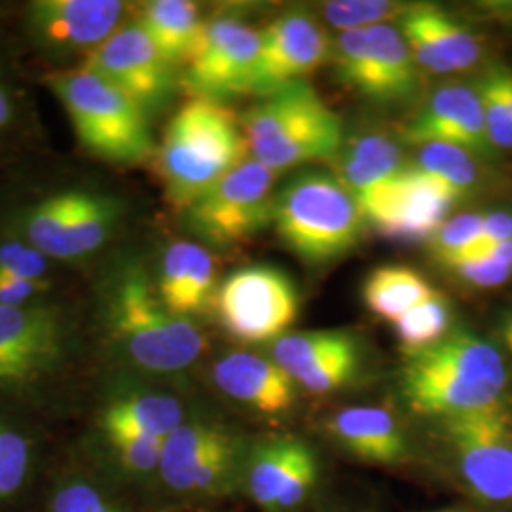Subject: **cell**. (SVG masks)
Returning a JSON list of instances; mask_svg holds the SVG:
<instances>
[{
    "label": "cell",
    "mask_w": 512,
    "mask_h": 512,
    "mask_svg": "<svg viewBox=\"0 0 512 512\" xmlns=\"http://www.w3.org/2000/svg\"><path fill=\"white\" fill-rule=\"evenodd\" d=\"M188 418L175 395L126 385L112 391L95 414L78 463L118 490L156 482L167 437Z\"/></svg>",
    "instance_id": "2"
},
{
    "label": "cell",
    "mask_w": 512,
    "mask_h": 512,
    "mask_svg": "<svg viewBox=\"0 0 512 512\" xmlns=\"http://www.w3.org/2000/svg\"><path fill=\"white\" fill-rule=\"evenodd\" d=\"M503 340H505V346L511 351L512 355V334H503Z\"/></svg>",
    "instance_id": "44"
},
{
    "label": "cell",
    "mask_w": 512,
    "mask_h": 512,
    "mask_svg": "<svg viewBox=\"0 0 512 512\" xmlns=\"http://www.w3.org/2000/svg\"><path fill=\"white\" fill-rule=\"evenodd\" d=\"M327 431L349 456L374 465H401L412 458L406 433L395 416L376 406H353L332 414Z\"/></svg>",
    "instance_id": "24"
},
{
    "label": "cell",
    "mask_w": 512,
    "mask_h": 512,
    "mask_svg": "<svg viewBox=\"0 0 512 512\" xmlns=\"http://www.w3.org/2000/svg\"><path fill=\"white\" fill-rule=\"evenodd\" d=\"M365 222L355 196L329 173H302L275 196L277 234L308 264H329L351 253Z\"/></svg>",
    "instance_id": "7"
},
{
    "label": "cell",
    "mask_w": 512,
    "mask_h": 512,
    "mask_svg": "<svg viewBox=\"0 0 512 512\" xmlns=\"http://www.w3.org/2000/svg\"><path fill=\"white\" fill-rule=\"evenodd\" d=\"M84 69L107 80L145 110L160 107L173 90V65L139 21L93 48Z\"/></svg>",
    "instance_id": "17"
},
{
    "label": "cell",
    "mask_w": 512,
    "mask_h": 512,
    "mask_svg": "<svg viewBox=\"0 0 512 512\" xmlns=\"http://www.w3.org/2000/svg\"><path fill=\"white\" fill-rule=\"evenodd\" d=\"M412 4L389 0H334L323 8L325 19L332 27L344 31L366 29L372 25L401 21Z\"/></svg>",
    "instance_id": "34"
},
{
    "label": "cell",
    "mask_w": 512,
    "mask_h": 512,
    "mask_svg": "<svg viewBox=\"0 0 512 512\" xmlns=\"http://www.w3.org/2000/svg\"><path fill=\"white\" fill-rule=\"evenodd\" d=\"M260 35L262 44L253 84V93L260 97L304 80L330 54L329 38L306 12H287Z\"/></svg>",
    "instance_id": "19"
},
{
    "label": "cell",
    "mask_w": 512,
    "mask_h": 512,
    "mask_svg": "<svg viewBox=\"0 0 512 512\" xmlns=\"http://www.w3.org/2000/svg\"><path fill=\"white\" fill-rule=\"evenodd\" d=\"M439 469L476 511L512 505V404L435 421Z\"/></svg>",
    "instance_id": "5"
},
{
    "label": "cell",
    "mask_w": 512,
    "mask_h": 512,
    "mask_svg": "<svg viewBox=\"0 0 512 512\" xmlns=\"http://www.w3.org/2000/svg\"><path fill=\"white\" fill-rule=\"evenodd\" d=\"M42 446L37 435L0 416V509L33 492L42 475Z\"/></svg>",
    "instance_id": "28"
},
{
    "label": "cell",
    "mask_w": 512,
    "mask_h": 512,
    "mask_svg": "<svg viewBox=\"0 0 512 512\" xmlns=\"http://www.w3.org/2000/svg\"><path fill=\"white\" fill-rule=\"evenodd\" d=\"M399 23L416 63L429 73L467 71L482 55L478 38L433 4H412Z\"/></svg>",
    "instance_id": "21"
},
{
    "label": "cell",
    "mask_w": 512,
    "mask_h": 512,
    "mask_svg": "<svg viewBox=\"0 0 512 512\" xmlns=\"http://www.w3.org/2000/svg\"><path fill=\"white\" fill-rule=\"evenodd\" d=\"M342 84L376 103H401L420 90L418 63L401 29L380 23L344 31L334 48Z\"/></svg>",
    "instance_id": "10"
},
{
    "label": "cell",
    "mask_w": 512,
    "mask_h": 512,
    "mask_svg": "<svg viewBox=\"0 0 512 512\" xmlns=\"http://www.w3.org/2000/svg\"><path fill=\"white\" fill-rule=\"evenodd\" d=\"M120 203L92 192H61L37 203L23 217V236L42 255L73 260L92 255L109 241Z\"/></svg>",
    "instance_id": "13"
},
{
    "label": "cell",
    "mask_w": 512,
    "mask_h": 512,
    "mask_svg": "<svg viewBox=\"0 0 512 512\" xmlns=\"http://www.w3.org/2000/svg\"><path fill=\"white\" fill-rule=\"evenodd\" d=\"M272 361L298 387L315 395L334 393L351 384L361 370V349L344 330L293 332L275 340Z\"/></svg>",
    "instance_id": "18"
},
{
    "label": "cell",
    "mask_w": 512,
    "mask_h": 512,
    "mask_svg": "<svg viewBox=\"0 0 512 512\" xmlns=\"http://www.w3.org/2000/svg\"><path fill=\"white\" fill-rule=\"evenodd\" d=\"M50 258L42 255L29 243L4 241L0 243V274L16 275L23 279H46Z\"/></svg>",
    "instance_id": "37"
},
{
    "label": "cell",
    "mask_w": 512,
    "mask_h": 512,
    "mask_svg": "<svg viewBox=\"0 0 512 512\" xmlns=\"http://www.w3.org/2000/svg\"><path fill=\"white\" fill-rule=\"evenodd\" d=\"M336 160V179L355 200L389 181L403 169V152L397 143L378 133H363L344 141Z\"/></svg>",
    "instance_id": "26"
},
{
    "label": "cell",
    "mask_w": 512,
    "mask_h": 512,
    "mask_svg": "<svg viewBox=\"0 0 512 512\" xmlns=\"http://www.w3.org/2000/svg\"><path fill=\"white\" fill-rule=\"evenodd\" d=\"M69 359L0 336V391L29 395L61 374Z\"/></svg>",
    "instance_id": "31"
},
{
    "label": "cell",
    "mask_w": 512,
    "mask_h": 512,
    "mask_svg": "<svg viewBox=\"0 0 512 512\" xmlns=\"http://www.w3.org/2000/svg\"><path fill=\"white\" fill-rule=\"evenodd\" d=\"M275 171L255 158L232 169L186 207L188 226L215 245L241 243L274 222Z\"/></svg>",
    "instance_id": "11"
},
{
    "label": "cell",
    "mask_w": 512,
    "mask_h": 512,
    "mask_svg": "<svg viewBox=\"0 0 512 512\" xmlns=\"http://www.w3.org/2000/svg\"><path fill=\"white\" fill-rule=\"evenodd\" d=\"M418 167L429 177L456 192L459 198L478 181V167L471 152L446 143L421 145Z\"/></svg>",
    "instance_id": "33"
},
{
    "label": "cell",
    "mask_w": 512,
    "mask_h": 512,
    "mask_svg": "<svg viewBox=\"0 0 512 512\" xmlns=\"http://www.w3.org/2000/svg\"><path fill=\"white\" fill-rule=\"evenodd\" d=\"M12 118V107H10V99L6 92L0 88V128L8 124V120Z\"/></svg>",
    "instance_id": "42"
},
{
    "label": "cell",
    "mask_w": 512,
    "mask_h": 512,
    "mask_svg": "<svg viewBox=\"0 0 512 512\" xmlns=\"http://www.w3.org/2000/svg\"><path fill=\"white\" fill-rule=\"evenodd\" d=\"M48 279H23L16 275L0 274V306H31L38 304L40 294L48 293Z\"/></svg>",
    "instance_id": "39"
},
{
    "label": "cell",
    "mask_w": 512,
    "mask_h": 512,
    "mask_svg": "<svg viewBox=\"0 0 512 512\" xmlns=\"http://www.w3.org/2000/svg\"><path fill=\"white\" fill-rule=\"evenodd\" d=\"M442 266L450 268L452 272H456L461 279L469 281L471 285L484 287V289L503 285L512 274V268L501 266L490 258L476 255L458 256V258L444 262Z\"/></svg>",
    "instance_id": "38"
},
{
    "label": "cell",
    "mask_w": 512,
    "mask_h": 512,
    "mask_svg": "<svg viewBox=\"0 0 512 512\" xmlns=\"http://www.w3.org/2000/svg\"><path fill=\"white\" fill-rule=\"evenodd\" d=\"M458 200L456 192L414 165L403 167L357 203L382 236L416 241L433 238Z\"/></svg>",
    "instance_id": "15"
},
{
    "label": "cell",
    "mask_w": 512,
    "mask_h": 512,
    "mask_svg": "<svg viewBox=\"0 0 512 512\" xmlns=\"http://www.w3.org/2000/svg\"><path fill=\"white\" fill-rule=\"evenodd\" d=\"M476 92L480 95L486 133L492 147L512 150V112L490 71L480 80Z\"/></svg>",
    "instance_id": "36"
},
{
    "label": "cell",
    "mask_w": 512,
    "mask_h": 512,
    "mask_svg": "<svg viewBox=\"0 0 512 512\" xmlns=\"http://www.w3.org/2000/svg\"><path fill=\"white\" fill-rule=\"evenodd\" d=\"M50 86L82 145L114 164H139L152 152L147 110L86 69L55 74Z\"/></svg>",
    "instance_id": "9"
},
{
    "label": "cell",
    "mask_w": 512,
    "mask_h": 512,
    "mask_svg": "<svg viewBox=\"0 0 512 512\" xmlns=\"http://www.w3.org/2000/svg\"><path fill=\"white\" fill-rule=\"evenodd\" d=\"M215 304L224 329L245 344L279 340L300 311L293 279L262 264L230 275L220 285Z\"/></svg>",
    "instance_id": "12"
},
{
    "label": "cell",
    "mask_w": 512,
    "mask_h": 512,
    "mask_svg": "<svg viewBox=\"0 0 512 512\" xmlns=\"http://www.w3.org/2000/svg\"><path fill=\"white\" fill-rule=\"evenodd\" d=\"M490 73L494 76L495 84H497L499 92L503 95L505 103L509 105L512 112V71L505 69V67H494Z\"/></svg>",
    "instance_id": "41"
},
{
    "label": "cell",
    "mask_w": 512,
    "mask_h": 512,
    "mask_svg": "<svg viewBox=\"0 0 512 512\" xmlns=\"http://www.w3.org/2000/svg\"><path fill=\"white\" fill-rule=\"evenodd\" d=\"M503 241H512V213L497 211V213L484 215L482 236L478 239L475 247L494 245V243H503Z\"/></svg>",
    "instance_id": "40"
},
{
    "label": "cell",
    "mask_w": 512,
    "mask_h": 512,
    "mask_svg": "<svg viewBox=\"0 0 512 512\" xmlns=\"http://www.w3.org/2000/svg\"><path fill=\"white\" fill-rule=\"evenodd\" d=\"M509 512H512V505H511V509H509Z\"/></svg>",
    "instance_id": "46"
},
{
    "label": "cell",
    "mask_w": 512,
    "mask_h": 512,
    "mask_svg": "<svg viewBox=\"0 0 512 512\" xmlns=\"http://www.w3.org/2000/svg\"><path fill=\"white\" fill-rule=\"evenodd\" d=\"M425 512H480L476 511L475 507L471 505H459V507H444V509H435V511Z\"/></svg>",
    "instance_id": "43"
},
{
    "label": "cell",
    "mask_w": 512,
    "mask_h": 512,
    "mask_svg": "<svg viewBox=\"0 0 512 512\" xmlns=\"http://www.w3.org/2000/svg\"><path fill=\"white\" fill-rule=\"evenodd\" d=\"M44 512L133 511L122 490L76 461L50 476Z\"/></svg>",
    "instance_id": "27"
},
{
    "label": "cell",
    "mask_w": 512,
    "mask_h": 512,
    "mask_svg": "<svg viewBox=\"0 0 512 512\" xmlns=\"http://www.w3.org/2000/svg\"><path fill=\"white\" fill-rule=\"evenodd\" d=\"M124 14L118 0H40L31 4V29L44 44L76 50L101 46Z\"/></svg>",
    "instance_id": "22"
},
{
    "label": "cell",
    "mask_w": 512,
    "mask_h": 512,
    "mask_svg": "<svg viewBox=\"0 0 512 512\" xmlns=\"http://www.w3.org/2000/svg\"><path fill=\"white\" fill-rule=\"evenodd\" d=\"M249 145L234 112L219 101L194 97L184 103L165 129L158 154L167 194L188 207L249 160Z\"/></svg>",
    "instance_id": "4"
},
{
    "label": "cell",
    "mask_w": 512,
    "mask_h": 512,
    "mask_svg": "<svg viewBox=\"0 0 512 512\" xmlns=\"http://www.w3.org/2000/svg\"><path fill=\"white\" fill-rule=\"evenodd\" d=\"M213 382L228 399L264 416L289 412L298 397V385L274 363L249 351H234L213 366Z\"/></svg>",
    "instance_id": "23"
},
{
    "label": "cell",
    "mask_w": 512,
    "mask_h": 512,
    "mask_svg": "<svg viewBox=\"0 0 512 512\" xmlns=\"http://www.w3.org/2000/svg\"><path fill=\"white\" fill-rule=\"evenodd\" d=\"M437 293L416 270L408 266H382L366 277V308L389 323Z\"/></svg>",
    "instance_id": "30"
},
{
    "label": "cell",
    "mask_w": 512,
    "mask_h": 512,
    "mask_svg": "<svg viewBox=\"0 0 512 512\" xmlns=\"http://www.w3.org/2000/svg\"><path fill=\"white\" fill-rule=\"evenodd\" d=\"M139 23L171 65L186 61L203 27L198 4L188 0L150 2Z\"/></svg>",
    "instance_id": "29"
},
{
    "label": "cell",
    "mask_w": 512,
    "mask_h": 512,
    "mask_svg": "<svg viewBox=\"0 0 512 512\" xmlns=\"http://www.w3.org/2000/svg\"><path fill=\"white\" fill-rule=\"evenodd\" d=\"M509 384L503 353L467 329L452 330L439 344L406 353L399 374L408 412L433 423L507 403Z\"/></svg>",
    "instance_id": "1"
},
{
    "label": "cell",
    "mask_w": 512,
    "mask_h": 512,
    "mask_svg": "<svg viewBox=\"0 0 512 512\" xmlns=\"http://www.w3.org/2000/svg\"><path fill=\"white\" fill-rule=\"evenodd\" d=\"M450 306L444 294L435 293L416 308L406 311L393 327L406 353L431 348L450 334Z\"/></svg>",
    "instance_id": "32"
},
{
    "label": "cell",
    "mask_w": 512,
    "mask_h": 512,
    "mask_svg": "<svg viewBox=\"0 0 512 512\" xmlns=\"http://www.w3.org/2000/svg\"><path fill=\"white\" fill-rule=\"evenodd\" d=\"M321 480V461L306 440L274 437L251 444L241 490L262 512L300 511Z\"/></svg>",
    "instance_id": "16"
},
{
    "label": "cell",
    "mask_w": 512,
    "mask_h": 512,
    "mask_svg": "<svg viewBox=\"0 0 512 512\" xmlns=\"http://www.w3.org/2000/svg\"><path fill=\"white\" fill-rule=\"evenodd\" d=\"M241 126L253 158L275 173L334 160L346 141L342 118L306 80L264 95L247 110Z\"/></svg>",
    "instance_id": "6"
},
{
    "label": "cell",
    "mask_w": 512,
    "mask_h": 512,
    "mask_svg": "<svg viewBox=\"0 0 512 512\" xmlns=\"http://www.w3.org/2000/svg\"><path fill=\"white\" fill-rule=\"evenodd\" d=\"M503 334H512V315L511 317H509L507 325H505V330H503Z\"/></svg>",
    "instance_id": "45"
},
{
    "label": "cell",
    "mask_w": 512,
    "mask_h": 512,
    "mask_svg": "<svg viewBox=\"0 0 512 512\" xmlns=\"http://www.w3.org/2000/svg\"><path fill=\"white\" fill-rule=\"evenodd\" d=\"M482 220L484 215L467 213V215L446 220L440 226L431 238L433 253L439 258L440 264H444L450 258L463 255L471 247H475L482 236Z\"/></svg>",
    "instance_id": "35"
},
{
    "label": "cell",
    "mask_w": 512,
    "mask_h": 512,
    "mask_svg": "<svg viewBox=\"0 0 512 512\" xmlns=\"http://www.w3.org/2000/svg\"><path fill=\"white\" fill-rule=\"evenodd\" d=\"M403 137L410 145L446 143L476 154H490L480 95L476 88L444 86L433 93L412 120L404 124Z\"/></svg>",
    "instance_id": "20"
},
{
    "label": "cell",
    "mask_w": 512,
    "mask_h": 512,
    "mask_svg": "<svg viewBox=\"0 0 512 512\" xmlns=\"http://www.w3.org/2000/svg\"><path fill=\"white\" fill-rule=\"evenodd\" d=\"M249 448L219 421L188 416L164 442L154 486L194 503L234 495L241 490Z\"/></svg>",
    "instance_id": "8"
},
{
    "label": "cell",
    "mask_w": 512,
    "mask_h": 512,
    "mask_svg": "<svg viewBox=\"0 0 512 512\" xmlns=\"http://www.w3.org/2000/svg\"><path fill=\"white\" fill-rule=\"evenodd\" d=\"M105 327L116 357L152 376L184 372L200 361L207 348L202 330L167 310L139 268H129L114 283Z\"/></svg>",
    "instance_id": "3"
},
{
    "label": "cell",
    "mask_w": 512,
    "mask_h": 512,
    "mask_svg": "<svg viewBox=\"0 0 512 512\" xmlns=\"http://www.w3.org/2000/svg\"><path fill=\"white\" fill-rule=\"evenodd\" d=\"M215 289V262L203 247L188 241L165 251L158 296L167 310L190 319L209 310Z\"/></svg>",
    "instance_id": "25"
},
{
    "label": "cell",
    "mask_w": 512,
    "mask_h": 512,
    "mask_svg": "<svg viewBox=\"0 0 512 512\" xmlns=\"http://www.w3.org/2000/svg\"><path fill=\"white\" fill-rule=\"evenodd\" d=\"M262 35L238 19H213L186 57V86L196 97L222 101L253 93Z\"/></svg>",
    "instance_id": "14"
}]
</instances>
